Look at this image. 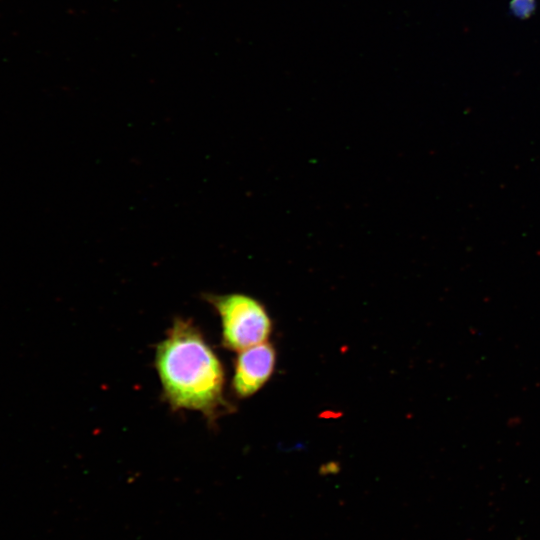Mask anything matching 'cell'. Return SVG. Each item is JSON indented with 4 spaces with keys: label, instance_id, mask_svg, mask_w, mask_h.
<instances>
[{
    "label": "cell",
    "instance_id": "1",
    "mask_svg": "<svg viewBox=\"0 0 540 540\" xmlns=\"http://www.w3.org/2000/svg\"><path fill=\"white\" fill-rule=\"evenodd\" d=\"M155 365L165 399L173 408L212 418L224 405L223 366L192 321L174 320L156 348Z\"/></svg>",
    "mask_w": 540,
    "mask_h": 540
},
{
    "label": "cell",
    "instance_id": "3",
    "mask_svg": "<svg viewBox=\"0 0 540 540\" xmlns=\"http://www.w3.org/2000/svg\"><path fill=\"white\" fill-rule=\"evenodd\" d=\"M275 350L264 342L239 351L232 387L242 398L256 393L271 377L275 366Z\"/></svg>",
    "mask_w": 540,
    "mask_h": 540
},
{
    "label": "cell",
    "instance_id": "4",
    "mask_svg": "<svg viewBox=\"0 0 540 540\" xmlns=\"http://www.w3.org/2000/svg\"><path fill=\"white\" fill-rule=\"evenodd\" d=\"M510 9L520 19L529 18L535 10V0H512Z\"/></svg>",
    "mask_w": 540,
    "mask_h": 540
},
{
    "label": "cell",
    "instance_id": "2",
    "mask_svg": "<svg viewBox=\"0 0 540 540\" xmlns=\"http://www.w3.org/2000/svg\"><path fill=\"white\" fill-rule=\"evenodd\" d=\"M220 316L223 345L234 351L266 342L272 324L265 307L242 293L205 294Z\"/></svg>",
    "mask_w": 540,
    "mask_h": 540
}]
</instances>
